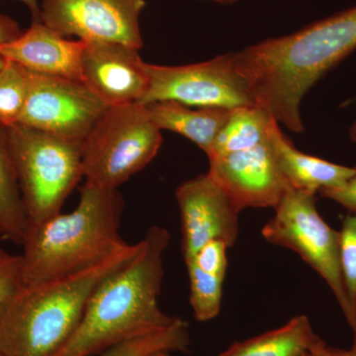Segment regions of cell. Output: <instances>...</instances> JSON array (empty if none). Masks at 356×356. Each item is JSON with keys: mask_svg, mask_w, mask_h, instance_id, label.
I'll return each instance as SVG.
<instances>
[{"mask_svg": "<svg viewBox=\"0 0 356 356\" xmlns=\"http://www.w3.org/2000/svg\"><path fill=\"white\" fill-rule=\"evenodd\" d=\"M149 356H172V353H166V351H161V353H154V355Z\"/></svg>", "mask_w": 356, "mask_h": 356, "instance_id": "33", "label": "cell"}, {"mask_svg": "<svg viewBox=\"0 0 356 356\" xmlns=\"http://www.w3.org/2000/svg\"><path fill=\"white\" fill-rule=\"evenodd\" d=\"M264 225L267 242L289 248L320 274L331 288L356 339V313L344 286L339 259V232L329 226L316 207V194L290 189Z\"/></svg>", "mask_w": 356, "mask_h": 356, "instance_id": "7", "label": "cell"}, {"mask_svg": "<svg viewBox=\"0 0 356 356\" xmlns=\"http://www.w3.org/2000/svg\"><path fill=\"white\" fill-rule=\"evenodd\" d=\"M355 50L356 6L287 36L248 47L235 54V63L257 106L300 134L304 96Z\"/></svg>", "mask_w": 356, "mask_h": 356, "instance_id": "1", "label": "cell"}, {"mask_svg": "<svg viewBox=\"0 0 356 356\" xmlns=\"http://www.w3.org/2000/svg\"><path fill=\"white\" fill-rule=\"evenodd\" d=\"M152 119L161 130L179 134L209 156L215 140L228 121L231 110L224 107L191 106L175 102L145 104Z\"/></svg>", "mask_w": 356, "mask_h": 356, "instance_id": "16", "label": "cell"}, {"mask_svg": "<svg viewBox=\"0 0 356 356\" xmlns=\"http://www.w3.org/2000/svg\"><path fill=\"white\" fill-rule=\"evenodd\" d=\"M270 126V125H269ZM211 177L241 210L275 208L291 186L281 172L270 139L209 159Z\"/></svg>", "mask_w": 356, "mask_h": 356, "instance_id": "12", "label": "cell"}, {"mask_svg": "<svg viewBox=\"0 0 356 356\" xmlns=\"http://www.w3.org/2000/svg\"><path fill=\"white\" fill-rule=\"evenodd\" d=\"M181 222L184 261L210 241L233 247L240 235V213L233 199L209 172L184 181L175 192Z\"/></svg>", "mask_w": 356, "mask_h": 356, "instance_id": "11", "label": "cell"}, {"mask_svg": "<svg viewBox=\"0 0 356 356\" xmlns=\"http://www.w3.org/2000/svg\"><path fill=\"white\" fill-rule=\"evenodd\" d=\"M318 337L309 318L299 315L273 331L236 341L217 356H303Z\"/></svg>", "mask_w": 356, "mask_h": 356, "instance_id": "17", "label": "cell"}, {"mask_svg": "<svg viewBox=\"0 0 356 356\" xmlns=\"http://www.w3.org/2000/svg\"><path fill=\"white\" fill-rule=\"evenodd\" d=\"M214 1L219 2V3L222 4H232L235 3V2L238 1V0H214Z\"/></svg>", "mask_w": 356, "mask_h": 356, "instance_id": "32", "label": "cell"}, {"mask_svg": "<svg viewBox=\"0 0 356 356\" xmlns=\"http://www.w3.org/2000/svg\"><path fill=\"white\" fill-rule=\"evenodd\" d=\"M125 209L118 189L88 184L76 209L28 225L23 240L25 285L81 273L125 250L120 235Z\"/></svg>", "mask_w": 356, "mask_h": 356, "instance_id": "3", "label": "cell"}, {"mask_svg": "<svg viewBox=\"0 0 356 356\" xmlns=\"http://www.w3.org/2000/svg\"><path fill=\"white\" fill-rule=\"evenodd\" d=\"M350 138L356 144V121L351 125L350 129Z\"/></svg>", "mask_w": 356, "mask_h": 356, "instance_id": "30", "label": "cell"}, {"mask_svg": "<svg viewBox=\"0 0 356 356\" xmlns=\"http://www.w3.org/2000/svg\"><path fill=\"white\" fill-rule=\"evenodd\" d=\"M145 0H43L40 21L64 37L126 44L140 50Z\"/></svg>", "mask_w": 356, "mask_h": 356, "instance_id": "10", "label": "cell"}, {"mask_svg": "<svg viewBox=\"0 0 356 356\" xmlns=\"http://www.w3.org/2000/svg\"><path fill=\"white\" fill-rule=\"evenodd\" d=\"M228 245L222 241H210L196 252L191 261L185 262V264L192 262L205 273L225 278L228 268Z\"/></svg>", "mask_w": 356, "mask_h": 356, "instance_id": "25", "label": "cell"}, {"mask_svg": "<svg viewBox=\"0 0 356 356\" xmlns=\"http://www.w3.org/2000/svg\"><path fill=\"white\" fill-rule=\"evenodd\" d=\"M269 139L281 172L293 189L316 194L339 188L355 173V168L337 165L300 152L284 136L274 118L269 126Z\"/></svg>", "mask_w": 356, "mask_h": 356, "instance_id": "15", "label": "cell"}, {"mask_svg": "<svg viewBox=\"0 0 356 356\" xmlns=\"http://www.w3.org/2000/svg\"><path fill=\"white\" fill-rule=\"evenodd\" d=\"M161 130L146 105L109 106L83 142V172L86 182L118 189L158 154Z\"/></svg>", "mask_w": 356, "mask_h": 356, "instance_id": "6", "label": "cell"}, {"mask_svg": "<svg viewBox=\"0 0 356 356\" xmlns=\"http://www.w3.org/2000/svg\"><path fill=\"white\" fill-rule=\"evenodd\" d=\"M303 356H356V339L350 348H334L318 337Z\"/></svg>", "mask_w": 356, "mask_h": 356, "instance_id": "27", "label": "cell"}, {"mask_svg": "<svg viewBox=\"0 0 356 356\" xmlns=\"http://www.w3.org/2000/svg\"><path fill=\"white\" fill-rule=\"evenodd\" d=\"M266 110L259 106L236 107L219 133L208 159L255 146L268 138L273 120Z\"/></svg>", "mask_w": 356, "mask_h": 356, "instance_id": "19", "label": "cell"}, {"mask_svg": "<svg viewBox=\"0 0 356 356\" xmlns=\"http://www.w3.org/2000/svg\"><path fill=\"white\" fill-rule=\"evenodd\" d=\"M86 42L70 41L42 21L33 20L27 31L0 46V55L33 74L83 81L81 55Z\"/></svg>", "mask_w": 356, "mask_h": 356, "instance_id": "14", "label": "cell"}, {"mask_svg": "<svg viewBox=\"0 0 356 356\" xmlns=\"http://www.w3.org/2000/svg\"><path fill=\"white\" fill-rule=\"evenodd\" d=\"M0 356H3V355H1V353H0Z\"/></svg>", "mask_w": 356, "mask_h": 356, "instance_id": "34", "label": "cell"}, {"mask_svg": "<svg viewBox=\"0 0 356 356\" xmlns=\"http://www.w3.org/2000/svg\"><path fill=\"white\" fill-rule=\"evenodd\" d=\"M170 241V233L163 227L147 229L138 254L96 288L76 331L55 356L98 355L181 320L163 313L159 306L163 254Z\"/></svg>", "mask_w": 356, "mask_h": 356, "instance_id": "2", "label": "cell"}, {"mask_svg": "<svg viewBox=\"0 0 356 356\" xmlns=\"http://www.w3.org/2000/svg\"><path fill=\"white\" fill-rule=\"evenodd\" d=\"M7 144L29 224L60 214L83 177V142L15 124Z\"/></svg>", "mask_w": 356, "mask_h": 356, "instance_id": "5", "label": "cell"}, {"mask_svg": "<svg viewBox=\"0 0 356 356\" xmlns=\"http://www.w3.org/2000/svg\"><path fill=\"white\" fill-rule=\"evenodd\" d=\"M28 225L6 129L0 127V240L22 245Z\"/></svg>", "mask_w": 356, "mask_h": 356, "instance_id": "18", "label": "cell"}, {"mask_svg": "<svg viewBox=\"0 0 356 356\" xmlns=\"http://www.w3.org/2000/svg\"><path fill=\"white\" fill-rule=\"evenodd\" d=\"M22 33L15 20L0 14V46L10 43L20 37Z\"/></svg>", "mask_w": 356, "mask_h": 356, "instance_id": "28", "label": "cell"}, {"mask_svg": "<svg viewBox=\"0 0 356 356\" xmlns=\"http://www.w3.org/2000/svg\"><path fill=\"white\" fill-rule=\"evenodd\" d=\"M30 9L33 15V20L40 21L41 7L39 6L38 0H19Z\"/></svg>", "mask_w": 356, "mask_h": 356, "instance_id": "29", "label": "cell"}, {"mask_svg": "<svg viewBox=\"0 0 356 356\" xmlns=\"http://www.w3.org/2000/svg\"><path fill=\"white\" fill-rule=\"evenodd\" d=\"M108 107L83 81L29 72L17 124L83 142Z\"/></svg>", "mask_w": 356, "mask_h": 356, "instance_id": "9", "label": "cell"}, {"mask_svg": "<svg viewBox=\"0 0 356 356\" xmlns=\"http://www.w3.org/2000/svg\"><path fill=\"white\" fill-rule=\"evenodd\" d=\"M29 72L15 63H7L0 72V127L9 128L19 121L27 97Z\"/></svg>", "mask_w": 356, "mask_h": 356, "instance_id": "22", "label": "cell"}, {"mask_svg": "<svg viewBox=\"0 0 356 356\" xmlns=\"http://www.w3.org/2000/svg\"><path fill=\"white\" fill-rule=\"evenodd\" d=\"M324 198L331 199L351 213H356V168L353 177L343 186L320 192Z\"/></svg>", "mask_w": 356, "mask_h": 356, "instance_id": "26", "label": "cell"}, {"mask_svg": "<svg viewBox=\"0 0 356 356\" xmlns=\"http://www.w3.org/2000/svg\"><path fill=\"white\" fill-rule=\"evenodd\" d=\"M189 277V302L194 318L208 322L219 315L222 300L225 278L201 270L195 264H186Z\"/></svg>", "mask_w": 356, "mask_h": 356, "instance_id": "21", "label": "cell"}, {"mask_svg": "<svg viewBox=\"0 0 356 356\" xmlns=\"http://www.w3.org/2000/svg\"><path fill=\"white\" fill-rule=\"evenodd\" d=\"M191 339L188 324L180 320L172 327L129 339L102 353V356H149L161 353H188Z\"/></svg>", "mask_w": 356, "mask_h": 356, "instance_id": "20", "label": "cell"}, {"mask_svg": "<svg viewBox=\"0 0 356 356\" xmlns=\"http://www.w3.org/2000/svg\"><path fill=\"white\" fill-rule=\"evenodd\" d=\"M129 245L97 266L38 284L25 285L0 321L3 356H55L76 331L103 280L138 254Z\"/></svg>", "mask_w": 356, "mask_h": 356, "instance_id": "4", "label": "cell"}, {"mask_svg": "<svg viewBox=\"0 0 356 356\" xmlns=\"http://www.w3.org/2000/svg\"><path fill=\"white\" fill-rule=\"evenodd\" d=\"M339 259L344 286L356 313V213L346 215L339 231Z\"/></svg>", "mask_w": 356, "mask_h": 356, "instance_id": "23", "label": "cell"}, {"mask_svg": "<svg viewBox=\"0 0 356 356\" xmlns=\"http://www.w3.org/2000/svg\"><path fill=\"white\" fill-rule=\"evenodd\" d=\"M126 44L86 42L81 79L108 106L140 103L149 90L146 63Z\"/></svg>", "mask_w": 356, "mask_h": 356, "instance_id": "13", "label": "cell"}, {"mask_svg": "<svg viewBox=\"0 0 356 356\" xmlns=\"http://www.w3.org/2000/svg\"><path fill=\"white\" fill-rule=\"evenodd\" d=\"M149 90L140 104L175 102L187 106L236 108L257 106L247 81L226 54L199 64L165 67L147 64Z\"/></svg>", "mask_w": 356, "mask_h": 356, "instance_id": "8", "label": "cell"}, {"mask_svg": "<svg viewBox=\"0 0 356 356\" xmlns=\"http://www.w3.org/2000/svg\"><path fill=\"white\" fill-rule=\"evenodd\" d=\"M7 63H8V60L3 56L0 55V72L6 67Z\"/></svg>", "mask_w": 356, "mask_h": 356, "instance_id": "31", "label": "cell"}, {"mask_svg": "<svg viewBox=\"0 0 356 356\" xmlns=\"http://www.w3.org/2000/svg\"><path fill=\"white\" fill-rule=\"evenodd\" d=\"M24 286L22 255L10 254L0 245V321Z\"/></svg>", "mask_w": 356, "mask_h": 356, "instance_id": "24", "label": "cell"}]
</instances>
